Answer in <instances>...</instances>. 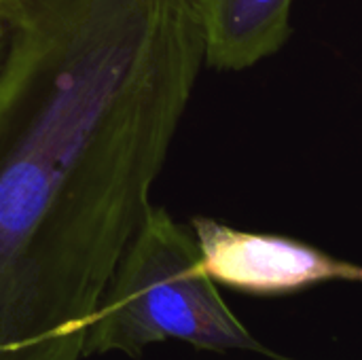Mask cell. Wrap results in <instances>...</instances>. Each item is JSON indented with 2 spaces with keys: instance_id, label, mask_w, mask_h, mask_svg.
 <instances>
[{
  "instance_id": "1",
  "label": "cell",
  "mask_w": 362,
  "mask_h": 360,
  "mask_svg": "<svg viewBox=\"0 0 362 360\" xmlns=\"http://www.w3.org/2000/svg\"><path fill=\"white\" fill-rule=\"evenodd\" d=\"M0 360H81L206 64L193 0H0Z\"/></svg>"
},
{
  "instance_id": "2",
  "label": "cell",
  "mask_w": 362,
  "mask_h": 360,
  "mask_svg": "<svg viewBox=\"0 0 362 360\" xmlns=\"http://www.w3.org/2000/svg\"><path fill=\"white\" fill-rule=\"evenodd\" d=\"M165 339L214 352L259 350L204 269L195 236L151 208L104 291L83 354L138 356Z\"/></svg>"
},
{
  "instance_id": "3",
  "label": "cell",
  "mask_w": 362,
  "mask_h": 360,
  "mask_svg": "<svg viewBox=\"0 0 362 360\" xmlns=\"http://www.w3.org/2000/svg\"><path fill=\"white\" fill-rule=\"evenodd\" d=\"M193 236L208 276L240 291L274 295L327 280L362 282V267L297 240L240 231L206 216L193 219Z\"/></svg>"
},
{
  "instance_id": "4",
  "label": "cell",
  "mask_w": 362,
  "mask_h": 360,
  "mask_svg": "<svg viewBox=\"0 0 362 360\" xmlns=\"http://www.w3.org/2000/svg\"><path fill=\"white\" fill-rule=\"evenodd\" d=\"M206 64L216 70H246L278 53L293 34V0H193Z\"/></svg>"
},
{
  "instance_id": "5",
  "label": "cell",
  "mask_w": 362,
  "mask_h": 360,
  "mask_svg": "<svg viewBox=\"0 0 362 360\" xmlns=\"http://www.w3.org/2000/svg\"><path fill=\"white\" fill-rule=\"evenodd\" d=\"M4 51H6V25H4L2 13H0V66H2V59H4Z\"/></svg>"
}]
</instances>
